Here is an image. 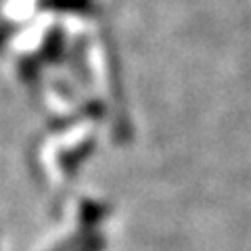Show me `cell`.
Wrapping results in <instances>:
<instances>
[{
	"label": "cell",
	"mask_w": 251,
	"mask_h": 251,
	"mask_svg": "<svg viewBox=\"0 0 251 251\" xmlns=\"http://www.w3.org/2000/svg\"><path fill=\"white\" fill-rule=\"evenodd\" d=\"M42 6L52 11H69V13H86L90 11L92 0H44Z\"/></svg>",
	"instance_id": "6da1fadb"
},
{
	"label": "cell",
	"mask_w": 251,
	"mask_h": 251,
	"mask_svg": "<svg viewBox=\"0 0 251 251\" xmlns=\"http://www.w3.org/2000/svg\"><path fill=\"white\" fill-rule=\"evenodd\" d=\"M61 49H63V38L59 31H52V34L49 36V40H46L44 44V52L49 59H57L61 54Z\"/></svg>",
	"instance_id": "7a4b0ae2"
}]
</instances>
